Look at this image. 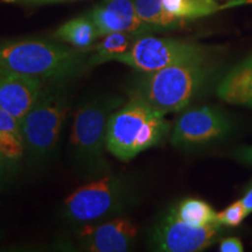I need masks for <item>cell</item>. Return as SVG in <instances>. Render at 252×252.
<instances>
[{"label": "cell", "mask_w": 252, "mask_h": 252, "mask_svg": "<svg viewBox=\"0 0 252 252\" xmlns=\"http://www.w3.org/2000/svg\"><path fill=\"white\" fill-rule=\"evenodd\" d=\"M88 14L94 21L99 36L125 32L140 37L154 32H161L141 20L132 0H105L94 6Z\"/></svg>", "instance_id": "8fae6325"}, {"label": "cell", "mask_w": 252, "mask_h": 252, "mask_svg": "<svg viewBox=\"0 0 252 252\" xmlns=\"http://www.w3.org/2000/svg\"><path fill=\"white\" fill-rule=\"evenodd\" d=\"M229 130L228 118L220 110L201 106L188 110L178 118L171 141L174 146H195L215 140Z\"/></svg>", "instance_id": "30bf717a"}, {"label": "cell", "mask_w": 252, "mask_h": 252, "mask_svg": "<svg viewBox=\"0 0 252 252\" xmlns=\"http://www.w3.org/2000/svg\"><path fill=\"white\" fill-rule=\"evenodd\" d=\"M220 223L194 226L179 220L171 209L157 222L151 232L150 245L161 252H197L214 244L220 234Z\"/></svg>", "instance_id": "ba28073f"}, {"label": "cell", "mask_w": 252, "mask_h": 252, "mask_svg": "<svg viewBox=\"0 0 252 252\" xmlns=\"http://www.w3.org/2000/svg\"><path fill=\"white\" fill-rule=\"evenodd\" d=\"M217 94L229 104L252 108V55L223 77L217 87Z\"/></svg>", "instance_id": "4fadbf2b"}, {"label": "cell", "mask_w": 252, "mask_h": 252, "mask_svg": "<svg viewBox=\"0 0 252 252\" xmlns=\"http://www.w3.org/2000/svg\"><path fill=\"white\" fill-rule=\"evenodd\" d=\"M138 37L131 33L115 32L104 35V39L97 43L94 48V55L88 59L89 67L99 65L102 63L110 62L113 56L121 55L127 52Z\"/></svg>", "instance_id": "9a60e30c"}, {"label": "cell", "mask_w": 252, "mask_h": 252, "mask_svg": "<svg viewBox=\"0 0 252 252\" xmlns=\"http://www.w3.org/2000/svg\"><path fill=\"white\" fill-rule=\"evenodd\" d=\"M0 159H1L2 160V161H4V159H2V156H1V153H0ZM5 162V161H4ZM6 163V162H5Z\"/></svg>", "instance_id": "83f0119b"}, {"label": "cell", "mask_w": 252, "mask_h": 252, "mask_svg": "<svg viewBox=\"0 0 252 252\" xmlns=\"http://www.w3.org/2000/svg\"><path fill=\"white\" fill-rule=\"evenodd\" d=\"M135 202L133 182L125 175L110 173L68 195L62 204V216L68 222L86 224L122 215Z\"/></svg>", "instance_id": "277c9868"}, {"label": "cell", "mask_w": 252, "mask_h": 252, "mask_svg": "<svg viewBox=\"0 0 252 252\" xmlns=\"http://www.w3.org/2000/svg\"><path fill=\"white\" fill-rule=\"evenodd\" d=\"M179 220L194 226H206L217 222V214L206 201L200 198H185L171 208Z\"/></svg>", "instance_id": "e0dca14e"}, {"label": "cell", "mask_w": 252, "mask_h": 252, "mask_svg": "<svg viewBox=\"0 0 252 252\" xmlns=\"http://www.w3.org/2000/svg\"><path fill=\"white\" fill-rule=\"evenodd\" d=\"M243 5H252V0H229V1H226L224 4L220 5V7H222V11H223V9L237 7V6H243Z\"/></svg>", "instance_id": "484cf974"}, {"label": "cell", "mask_w": 252, "mask_h": 252, "mask_svg": "<svg viewBox=\"0 0 252 252\" xmlns=\"http://www.w3.org/2000/svg\"><path fill=\"white\" fill-rule=\"evenodd\" d=\"M86 53L49 40H6L0 42V71L42 82L71 80L89 67Z\"/></svg>", "instance_id": "7a4b0ae2"}, {"label": "cell", "mask_w": 252, "mask_h": 252, "mask_svg": "<svg viewBox=\"0 0 252 252\" xmlns=\"http://www.w3.org/2000/svg\"><path fill=\"white\" fill-rule=\"evenodd\" d=\"M137 13L145 23L157 27L160 31L180 27L184 21L179 20L163 8L162 0H132Z\"/></svg>", "instance_id": "ac0fdd59"}, {"label": "cell", "mask_w": 252, "mask_h": 252, "mask_svg": "<svg viewBox=\"0 0 252 252\" xmlns=\"http://www.w3.org/2000/svg\"><path fill=\"white\" fill-rule=\"evenodd\" d=\"M162 5L169 14L184 23L222 11L216 0H162Z\"/></svg>", "instance_id": "2e32d148"}, {"label": "cell", "mask_w": 252, "mask_h": 252, "mask_svg": "<svg viewBox=\"0 0 252 252\" xmlns=\"http://www.w3.org/2000/svg\"><path fill=\"white\" fill-rule=\"evenodd\" d=\"M234 157L238 161L252 165V146L241 147L234 152Z\"/></svg>", "instance_id": "cb8c5ba5"}, {"label": "cell", "mask_w": 252, "mask_h": 252, "mask_svg": "<svg viewBox=\"0 0 252 252\" xmlns=\"http://www.w3.org/2000/svg\"><path fill=\"white\" fill-rule=\"evenodd\" d=\"M207 61H193L144 72L132 94L146 100L163 115L185 109L209 77Z\"/></svg>", "instance_id": "5b68a950"}, {"label": "cell", "mask_w": 252, "mask_h": 252, "mask_svg": "<svg viewBox=\"0 0 252 252\" xmlns=\"http://www.w3.org/2000/svg\"><path fill=\"white\" fill-rule=\"evenodd\" d=\"M251 185H252V182H251Z\"/></svg>", "instance_id": "f1b7e54d"}, {"label": "cell", "mask_w": 252, "mask_h": 252, "mask_svg": "<svg viewBox=\"0 0 252 252\" xmlns=\"http://www.w3.org/2000/svg\"><path fill=\"white\" fill-rule=\"evenodd\" d=\"M54 37L60 42L68 43L74 48L87 52L99 35L90 15L84 14L62 24L55 31Z\"/></svg>", "instance_id": "5bb4252c"}, {"label": "cell", "mask_w": 252, "mask_h": 252, "mask_svg": "<svg viewBox=\"0 0 252 252\" xmlns=\"http://www.w3.org/2000/svg\"><path fill=\"white\" fill-rule=\"evenodd\" d=\"M239 201H241L242 206H243L247 215H250L252 213V185H251V188L249 189L247 193L244 194V196Z\"/></svg>", "instance_id": "d4e9b609"}, {"label": "cell", "mask_w": 252, "mask_h": 252, "mask_svg": "<svg viewBox=\"0 0 252 252\" xmlns=\"http://www.w3.org/2000/svg\"><path fill=\"white\" fill-rule=\"evenodd\" d=\"M25 143L21 135L12 132H0V153L4 161L15 162L25 154Z\"/></svg>", "instance_id": "d6986e66"}, {"label": "cell", "mask_w": 252, "mask_h": 252, "mask_svg": "<svg viewBox=\"0 0 252 252\" xmlns=\"http://www.w3.org/2000/svg\"><path fill=\"white\" fill-rule=\"evenodd\" d=\"M68 111L67 94L62 90H45L21 121L25 149L34 163L45 162L54 153Z\"/></svg>", "instance_id": "8992f818"}, {"label": "cell", "mask_w": 252, "mask_h": 252, "mask_svg": "<svg viewBox=\"0 0 252 252\" xmlns=\"http://www.w3.org/2000/svg\"><path fill=\"white\" fill-rule=\"evenodd\" d=\"M43 83L37 78L0 71V106L21 123L45 91Z\"/></svg>", "instance_id": "7c38bea8"}, {"label": "cell", "mask_w": 252, "mask_h": 252, "mask_svg": "<svg viewBox=\"0 0 252 252\" xmlns=\"http://www.w3.org/2000/svg\"><path fill=\"white\" fill-rule=\"evenodd\" d=\"M6 178V163L0 159V186L5 182Z\"/></svg>", "instance_id": "4316f807"}, {"label": "cell", "mask_w": 252, "mask_h": 252, "mask_svg": "<svg viewBox=\"0 0 252 252\" xmlns=\"http://www.w3.org/2000/svg\"><path fill=\"white\" fill-rule=\"evenodd\" d=\"M0 132H12V133L21 135L20 122L1 106H0Z\"/></svg>", "instance_id": "44dd1931"}, {"label": "cell", "mask_w": 252, "mask_h": 252, "mask_svg": "<svg viewBox=\"0 0 252 252\" xmlns=\"http://www.w3.org/2000/svg\"><path fill=\"white\" fill-rule=\"evenodd\" d=\"M125 99L115 94H99L78 106L69 139V158L76 174L83 180H96L111 173L106 157V131L112 112Z\"/></svg>", "instance_id": "6da1fadb"}, {"label": "cell", "mask_w": 252, "mask_h": 252, "mask_svg": "<svg viewBox=\"0 0 252 252\" xmlns=\"http://www.w3.org/2000/svg\"><path fill=\"white\" fill-rule=\"evenodd\" d=\"M207 47L191 41L144 35L138 37L127 52L110 60L141 72H152L171 65L207 61Z\"/></svg>", "instance_id": "52a82bcc"}, {"label": "cell", "mask_w": 252, "mask_h": 252, "mask_svg": "<svg viewBox=\"0 0 252 252\" xmlns=\"http://www.w3.org/2000/svg\"><path fill=\"white\" fill-rule=\"evenodd\" d=\"M247 216L241 201H237V202L230 204L223 212L217 214V223H220V225L237 226L243 222Z\"/></svg>", "instance_id": "ffe728a7"}, {"label": "cell", "mask_w": 252, "mask_h": 252, "mask_svg": "<svg viewBox=\"0 0 252 252\" xmlns=\"http://www.w3.org/2000/svg\"><path fill=\"white\" fill-rule=\"evenodd\" d=\"M6 4H19V5H43V4H54V2H64L70 0H0Z\"/></svg>", "instance_id": "603a6c76"}, {"label": "cell", "mask_w": 252, "mask_h": 252, "mask_svg": "<svg viewBox=\"0 0 252 252\" xmlns=\"http://www.w3.org/2000/svg\"><path fill=\"white\" fill-rule=\"evenodd\" d=\"M219 250L220 252H243L244 248L238 238L228 237L220 242Z\"/></svg>", "instance_id": "7402d4cb"}, {"label": "cell", "mask_w": 252, "mask_h": 252, "mask_svg": "<svg viewBox=\"0 0 252 252\" xmlns=\"http://www.w3.org/2000/svg\"><path fill=\"white\" fill-rule=\"evenodd\" d=\"M169 131L165 115L137 94L112 112L106 131V149L127 162L144 151L161 143Z\"/></svg>", "instance_id": "3957f363"}, {"label": "cell", "mask_w": 252, "mask_h": 252, "mask_svg": "<svg viewBox=\"0 0 252 252\" xmlns=\"http://www.w3.org/2000/svg\"><path fill=\"white\" fill-rule=\"evenodd\" d=\"M139 228L126 216L86 223L76 232L80 248L89 252H126L133 247Z\"/></svg>", "instance_id": "9c48e42d"}]
</instances>
